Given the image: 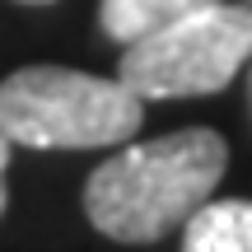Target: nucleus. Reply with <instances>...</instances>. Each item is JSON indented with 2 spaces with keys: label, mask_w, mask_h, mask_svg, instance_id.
<instances>
[{
  "label": "nucleus",
  "mask_w": 252,
  "mask_h": 252,
  "mask_svg": "<svg viewBox=\"0 0 252 252\" xmlns=\"http://www.w3.org/2000/svg\"><path fill=\"white\" fill-rule=\"evenodd\" d=\"M9 150H14V145H9V135L0 131V215H5V201H9V191H5V168H9Z\"/></svg>",
  "instance_id": "423d86ee"
},
{
  "label": "nucleus",
  "mask_w": 252,
  "mask_h": 252,
  "mask_svg": "<svg viewBox=\"0 0 252 252\" xmlns=\"http://www.w3.org/2000/svg\"><path fill=\"white\" fill-rule=\"evenodd\" d=\"M182 252H252V201H201L182 220Z\"/></svg>",
  "instance_id": "20e7f679"
},
{
  "label": "nucleus",
  "mask_w": 252,
  "mask_h": 252,
  "mask_svg": "<svg viewBox=\"0 0 252 252\" xmlns=\"http://www.w3.org/2000/svg\"><path fill=\"white\" fill-rule=\"evenodd\" d=\"M252 61V9L215 0L122 47L117 80L135 98L220 94Z\"/></svg>",
  "instance_id": "7ed1b4c3"
},
{
  "label": "nucleus",
  "mask_w": 252,
  "mask_h": 252,
  "mask_svg": "<svg viewBox=\"0 0 252 252\" xmlns=\"http://www.w3.org/2000/svg\"><path fill=\"white\" fill-rule=\"evenodd\" d=\"M19 5H52V0H19Z\"/></svg>",
  "instance_id": "0eeeda50"
},
{
  "label": "nucleus",
  "mask_w": 252,
  "mask_h": 252,
  "mask_svg": "<svg viewBox=\"0 0 252 252\" xmlns=\"http://www.w3.org/2000/svg\"><path fill=\"white\" fill-rule=\"evenodd\" d=\"M145 98L112 75L70 65H24L0 80V131L28 150H103L140 131Z\"/></svg>",
  "instance_id": "f03ea898"
},
{
  "label": "nucleus",
  "mask_w": 252,
  "mask_h": 252,
  "mask_svg": "<svg viewBox=\"0 0 252 252\" xmlns=\"http://www.w3.org/2000/svg\"><path fill=\"white\" fill-rule=\"evenodd\" d=\"M201 5H215V0H98V24L112 42L126 47V42L173 24V19L191 14Z\"/></svg>",
  "instance_id": "39448f33"
},
{
  "label": "nucleus",
  "mask_w": 252,
  "mask_h": 252,
  "mask_svg": "<svg viewBox=\"0 0 252 252\" xmlns=\"http://www.w3.org/2000/svg\"><path fill=\"white\" fill-rule=\"evenodd\" d=\"M229 145L210 126L135 140L103 159L84 182V215L112 243H159L201 201L215 196Z\"/></svg>",
  "instance_id": "f257e3e1"
}]
</instances>
